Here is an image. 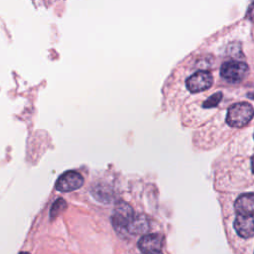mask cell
Segmentation results:
<instances>
[{"label": "cell", "instance_id": "cell-5", "mask_svg": "<svg viewBox=\"0 0 254 254\" xmlns=\"http://www.w3.org/2000/svg\"><path fill=\"white\" fill-rule=\"evenodd\" d=\"M212 75L208 71L200 70L193 73L186 80V86L190 92L196 93L208 89L212 85Z\"/></svg>", "mask_w": 254, "mask_h": 254}, {"label": "cell", "instance_id": "cell-2", "mask_svg": "<svg viewBox=\"0 0 254 254\" xmlns=\"http://www.w3.org/2000/svg\"><path fill=\"white\" fill-rule=\"evenodd\" d=\"M135 216L132 206L125 201H118L115 204L111 215V221L117 233L125 235L128 227Z\"/></svg>", "mask_w": 254, "mask_h": 254}, {"label": "cell", "instance_id": "cell-3", "mask_svg": "<svg viewBox=\"0 0 254 254\" xmlns=\"http://www.w3.org/2000/svg\"><path fill=\"white\" fill-rule=\"evenodd\" d=\"M248 71L249 69L245 63L240 61L230 60L225 62L221 65L220 75L225 80L231 83H236L243 80L246 77Z\"/></svg>", "mask_w": 254, "mask_h": 254}, {"label": "cell", "instance_id": "cell-9", "mask_svg": "<svg viewBox=\"0 0 254 254\" xmlns=\"http://www.w3.org/2000/svg\"><path fill=\"white\" fill-rule=\"evenodd\" d=\"M149 227H150V222L146 215L144 214L135 215L128 227L127 233H131L134 235L143 234L149 230Z\"/></svg>", "mask_w": 254, "mask_h": 254}, {"label": "cell", "instance_id": "cell-14", "mask_svg": "<svg viewBox=\"0 0 254 254\" xmlns=\"http://www.w3.org/2000/svg\"><path fill=\"white\" fill-rule=\"evenodd\" d=\"M150 254H163L161 251H158V252H153V253H150Z\"/></svg>", "mask_w": 254, "mask_h": 254}, {"label": "cell", "instance_id": "cell-1", "mask_svg": "<svg viewBox=\"0 0 254 254\" xmlns=\"http://www.w3.org/2000/svg\"><path fill=\"white\" fill-rule=\"evenodd\" d=\"M254 116L253 107L247 102H238L231 105L226 114V123L233 128L245 126Z\"/></svg>", "mask_w": 254, "mask_h": 254}, {"label": "cell", "instance_id": "cell-8", "mask_svg": "<svg viewBox=\"0 0 254 254\" xmlns=\"http://www.w3.org/2000/svg\"><path fill=\"white\" fill-rule=\"evenodd\" d=\"M233 226L236 233L242 238H250L254 235V218L252 216L237 215Z\"/></svg>", "mask_w": 254, "mask_h": 254}, {"label": "cell", "instance_id": "cell-4", "mask_svg": "<svg viewBox=\"0 0 254 254\" xmlns=\"http://www.w3.org/2000/svg\"><path fill=\"white\" fill-rule=\"evenodd\" d=\"M83 177L75 171H67L62 174L55 185V188L62 192L72 191L83 185Z\"/></svg>", "mask_w": 254, "mask_h": 254}, {"label": "cell", "instance_id": "cell-7", "mask_svg": "<svg viewBox=\"0 0 254 254\" xmlns=\"http://www.w3.org/2000/svg\"><path fill=\"white\" fill-rule=\"evenodd\" d=\"M234 209L237 215H254V193H243L237 197L234 202Z\"/></svg>", "mask_w": 254, "mask_h": 254}, {"label": "cell", "instance_id": "cell-15", "mask_svg": "<svg viewBox=\"0 0 254 254\" xmlns=\"http://www.w3.org/2000/svg\"><path fill=\"white\" fill-rule=\"evenodd\" d=\"M21 254H30V253H28V252H22Z\"/></svg>", "mask_w": 254, "mask_h": 254}, {"label": "cell", "instance_id": "cell-13", "mask_svg": "<svg viewBox=\"0 0 254 254\" xmlns=\"http://www.w3.org/2000/svg\"><path fill=\"white\" fill-rule=\"evenodd\" d=\"M251 167H252V172H253V174H254V157H253L252 160H251Z\"/></svg>", "mask_w": 254, "mask_h": 254}, {"label": "cell", "instance_id": "cell-12", "mask_svg": "<svg viewBox=\"0 0 254 254\" xmlns=\"http://www.w3.org/2000/svg\"><path fill=\"white\" fill-rule=\"evenodd\" d=\"M248 18L254 22V2L251 4V6L248 9Z\"/></svg>", "mask_w": 254, "mask_h": 254}, {"label": "cell", "instance_id": "cell-11", "mask_svg": "<svg viewBox=\"0 0 254 254\" xmlns=\"http://www.w3.org/2000/svg\"><path fill=\"white\" fill-rule=\"evenodd\" d=\"M65 207H66V202H65L64 199H62V198L58 199V200L53 204V206H52V208H51V211H50L51 218L56 217V216H57L61 211H63Z\"/></svg>", "mask_w": 254, "mask_h": 254}, {"label": "cell", "instance_id": "cell-10", "mask_svg": "<svg viewBox=\"0 0 254 254\" xmlns=\"http://www.w3.org/2000/svg\"><path fill=\"white\" fill-rule=\"evenodd\" d=\"M222 99V93L221 92H216L214 94H212L210 97H208L202 104V106L204 108H212L215 107L216 105H218V103L220 102V100Z\"/></svg>", "mask_w": 254, "mask_h": 254}, {"label": "cell", "instance_id": "cell-6", "mask_svg": "<svg viewBox=\"0 0 254 254\" xmlns=\"http://www.w3.org/2000/svg\"><path fill=\"white\" fill-rule=\"evenodd\" d=\"M163 246V236L158 233L145 234L139 241L138 247L144 254L161 251Z\"/></svg>", "mask_w": 254, "mask_h": 254}]
</instances>
